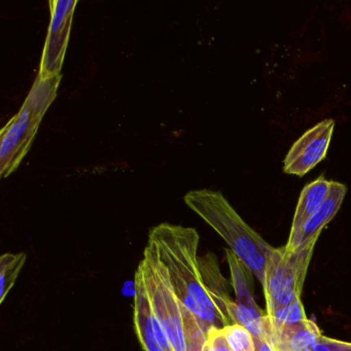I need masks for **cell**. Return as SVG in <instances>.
Instances as JSON below:
<instances>
[{
	"mask_svg": "<svg viewBox=\"0 0 351 351\" xmlns=\"http://www.w3.org/2000/svg\"><path fill=\"white\" fill-rule=\"evenodd\" d=\"M198 232L194 228L163 223L149 232V242L167 269L174 293L208 335L235 324L227 280L213 254L198 256Z\"/></svg>",
	"mask_w": 351,
	"mask_h": 351,
	"instance_id": "obj_1",
	"label": "cell"
},
{
	"mask_svg": "<svg viewBox=\"0 0 351 351\" xmlns=\"http://www.w3.org/2000/svg\"><path fill=\"white\" fill-rule=\"evenodd\" d=\"M184 201L227 242L240 262L263 285L267 256L272 246L241 219L219 191H190Z\"/></svg>",
	"mask_w": 351,
	"mask_h": 351,
	"instance_id": "obj_2",
	"label": "cell"
},
{
	"mask_svg": "<svg viewBox=\"0 0 351 351\" xmlns=\"http://www.w3.org/2000/svg\"><path fill=\"white\" fill-rule=\"evenodd\" d=\"M62 75L36 82L19 112L0 131V178L16 171L32 149L47 110L56 99Z\"/></svg>",
	"mask_w": 351,
	"mask_h": 351,
	"instance_id": "obj_3",
	"label": "cell"
},
{
	"mask_svg": "<svg viewBox=\"0 0 351 351\" xmlns=\"http://www.w3.org/2000/svg\"><path fill=\"white\" fill-rule=\"evenodd\" d=\"M315 244L295 252L285 247L269 252L265 266L264 287L267 316L301 300L302 289Z\"/></svg>",
	"mask_w": 351,
	"mask_h": 351,
	"instance_id": "obj_4",
	"label": "cell"
},
{
	"mask_svg": "<svg viewBox=\"0 0 351 351\" xmlns=\"http://www.w3.org/2000/svg\"><path fill=\"white\" fill-rule=\"evenodd\" d=\"M158 319L167 332L173 351L186 350L184 305L174 293L169 274L155 248L147 243L138 266Z\"/></svg>",
	"mask_w": 351,
	"mask_h": 351,
	"instance_id": "obj_5",
	"label": "cell"
},
{
	"mask_svg": "<svg viewBox=\"0 0 351 351\" xmlns=\"http://www.w3.org/2000/svg\"><path fill=\"white\" fill-rule=\"evenodd\" d=\"M77 0H51V21L38 77L45 80L61 75L69 47L71 24Z\"/></svg>",
	"mask_w": 351,
	"mask_h": 351,
	"instance_id": "obj_6",
	"label": "cell"
},
{
	"mask_svg": "<svg viewBox=\"0 0 351 351\" xmlns=\"http://www.w3.org/2000/svg\"><path fill=\"white\" fill-rule=\"evenodd\" d=\"M332 119L322 122L306 131L289 149L283 161V172L304 176L326 158L334 131Z\"/></svg>",
	"mask_w": 351,
	"mask_h": 351,
	"instance_id": "obj_7",
	"label": "cell"
},
{
	"mask_svg": "<svg viewBox=\"0 0 351 351\" xmlns=\"http://www.w3.org/2000/svg\"><path fill=\"white\" fill-rule=\"evenodd\" d=\"M134 324L139 343L145 351H173L165 328L154 312L143 273H135Z\"/></svg>",
	"mask_w": 351,
	"mask_h": 351,
	"instance_id": "obj_8",
	"label": "cell"
},
{
	"mask_svg": "<svg viewBox=\"0 0 351 351\" xmlns=\"http://www.w3.org/2000/svg\"><path fill=\"white\" fill-rule=\"evenodd\" d=\"M346 192L345 184L332 182L330 193L322 206L307 219L295 235L289 238V241L285 246V250L287 252H295L310 244H316L322 229L334 219L340 209Z\"/></svg>",
	"mask_w": 351,
	"mask_h": 351,
	"instance_id": "obj_9",
	"label": "cell"
},
{
	"mask_svg": "<svg viewBox=\"0 0 351 351\" xmlns=\"http://www.w3.org/2000/svg\"><path fill=\"white\" fill-rule=\"evenodd\" d=\"M322 336L318 326L309 319L271 332L277 351H311Z\"/></svg>",
	"mask_w": 351,
	"mask_h": 351,
	"instance_id": "obj_10",
	"label": "cell"
},
{
	"mask_svg": "<svg viewBox=\"0 0 351 351\" xmlns=\"http://www.w3.org/2000/svg\"><path fill=\"white\" fill-rule=\"evenodd\" d=\"M330 184L332 182L326 180L324 176H320L302 190L293 215L289 237L295 235L307 219L322 206L330 193Z\"/></svg>",
	"mask_w": 351,
	"mask_h": 351,
	"instance_id": "obj_11",
	"label": "cell"
},
{
	"mask_svg": "<svg viewBox=\"0 0 351 351\" xmlns=\"http://www.w3.org/2000/svg\"><path fill=\"white\" fill-rule=\"evenodd\" d=\"M25 262L26 254L24 252H7L0 258V303L5 301V298L16 285Z\"/></svg>",
	"mask_w": 351,
	"mask_h": 351,
	"instance_id": "obj_12",
	"label": "cell"
},
{
	"mask_svg": "<svg viewBox=\"0 0 351 351\" xmlns=\"http://www.w3.org/2000/svg\"><path fill=\"white\" fill-rule=\"evenodd\" d=\"M306 319H308V318L306 317L301 300L291 304V305L280 308L272 316H267L270 332L272 330L285 328V326L300 324V322Z\"/></svg>",
	"mask_w": 351,
	"mask_h": 351,
	"instance_id": "obj_13",
	"label": "cell"
},
{
	"mask_svg": "<svg viewBox=\"0 0 351 351\" xmlns=\"http://www.w3.org/2000/svg\"><path fill=\"white\" fill-rule=\"evenodd\" d=\"M184 328L186 339V350L204 351L207 335L203 332L198 320L184 306Z\"/></svg>",
	"mask_w": 351,
	"mask_h": 351,
	"instance_id": "obj_14",
	"label": "cell"
},
{
	"mask_svg": "<svg viewBox=\"0 0 351 351\" xmlns=\"http://www.w3.org/2000/svg\"><path fill=\"white\" fill-rule=\"evenodd\" d=\"M226 338L233 351H254V337L240 324H232L223 328Z\"/></svg>",
	"mask_w": 351,
	"mask_h": 351,
	"instance_id": "obj_15",
	"label": "cell"
},
{
	"mask_svg": "<svg viewBox=\"0 0 351 351\" xmlns=\"http://www.w3.org/2000/svg\"><path fill=\"white\" fill-rule=\"evenodd\" d=\"M205 350L206 351H233L228 343L226 338L223 328L217 330L213 328L207 335L206 344H205Z\"/></svg>",
	"mask_w": 351,
	"mask_h": 351,
	"instance_id": "obj_16",
	"label": "cell"
},
{
	"mask_svg": "<svg viewBox=\"0 0 351 351\" xmlns=\"http://www.w3.org/2000/svg\"><path fill=\"white\" fill-rule=\"evenodd\" d=\"M254 351H277L276 347L273 344L272 339L269 337H260L254 338Z\"/></svg>",
	"mask_w": 351,
	"mask_h": 351,
	"instance_id": "obj_17",
	"label": "cell"
},
{
	"mask_svg": "<svg viewBox=\"0 0 351 351\" xmlns=\"http://www.w3.org/2000/svg\"><path fill=\"white\" fill-rule=\"evenodd\" d=\"M343 349L344 351H351V343L343 342Z\"/></svg>",
	"mask_w": 351,
	"mask_h": 351,
	"instance_id": "obj_18",
	"label": "cell"
}]
</instances>
